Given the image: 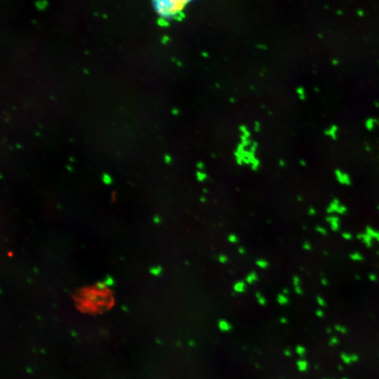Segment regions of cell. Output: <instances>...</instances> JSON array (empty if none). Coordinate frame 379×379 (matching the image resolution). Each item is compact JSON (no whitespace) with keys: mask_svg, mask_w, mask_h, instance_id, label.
<instances>
[{"mask_svg":"<svg viewBox=\"0 0 379 379\" xmlns=\"http://www.w3.org/2000/svg\"><path fill=\"white\" fill-rule=\"evenodd\" d=\"M296 199H297V201L299 202H302L303 201V197L302 196H301V195H299V196L296 197Z\"/></svg>","mask_w":379,"mask_h":379,"instance_id":"cell-46","label":"cell"},{"mask_svg":"<svg viewBox=\"0 0 379 379\" xmlns=\"http://www.w3.org/2000/svg\"><path fill=\"white\" fill-rule=\"evenodd\" d=\"M258 280H259V275H258V274L256 272L252 271V272H250L249 274L246 276L245 281H244V282H245L246 284H253L257 282Z\"/></svg>","mask_w":379,"mask_h":379,"instance_id":"cell-11","label":"cell"},{"mask_svg":"<svg viewBox=\"0 0 379 379\" xmlns=\"http://www.w3.org/2000/svg\"><path fill=\"white\" fill-rule=\"evenodd\" d=\"M238 252H239V254L244 255L246 254V249L243 246H240V247L238 248Z\"/></svg>","mask_w":379,"mask_h":379,"instance_id":"cell-38","label":"cell"},{"mask_svg":"<svg viewBox=\"0 0 379 379\" xmlns=\"http://www.w3.org/2000/svg\"><path fill=\"white\" fill-rule=\"evenodd\" d=\"M355 279H357V281H360V280H361V279H362V278H361V276L360 275V274H355Z\"/></svg>","mask_w":379,"mask_h":379,"instance_id":"cell-50","label":"cell"},{"mask_svg":"<svg viewBox=\"0 0 379 379\" xmlns=\"http://www.w3.org/2000/svg\"><path fill=\"white\" fill-rule=\"evenodd\" d=\"M315 314L319 318H323L324 317V312L321 309H318L315 311Z\"/></svg>","mask_w":379,"mask_h":379,"instance_id":"cell-32","label":"cell"},{"mask_svg":"<svg viewBox=\"0 0 379 379\" xmlns=\"http://www.w3.org/2000/svg\"><path fill=\"white\" fill-rule=\"evenodd\" d=\"M218 327L222 332H229L232 329V326L226 319H220L218 322Z\"/></svg>","mask_w":379,"mask_h":379,"instance_id":"cell-6","label":"cell"},{"mask_svg":"<svg viewBox=\"0 0 379 379\" xmlns=\"http://www.w3.org/2000/svg\"><path fill=\"white\" fill-rule=\"evenodd\" d=\"M255 296H256V300H257V302L259 303V304L260 305L264 306V305H266V304H267V300H266V299L265 298V296L263 295V294H261V292H259V291L256 292V294H255Z\"/></svg>","mask_w":379,"mask_h":379,"instance_id":"cell-14","label":"cell"},{"mask_svg":"<svg viewBox=\"0 0 379 379\" xmlns=\"http://www.w3.org/2000/svg\"><path fill=\"white\" fill-rule=\"evenodd\" d=\"M316 301H317L318 305H319L322 307H325L327 305V301H325V299L320 296H317V297H316Z\"/></svg>","mask_w":379,"mask_h":379,"instance_id":"cell-22","label":"cell"},{"mask_svg":"<svg viewBox=\"0 0 379 379\" xmlns=\"http://www.w3.org/2000/svg\"><path fill=\"white\" fill-rule=\"evenodd\" d=\"M278 164H279V166L282 167V168H283V167L285 166V165H286V162H285V161H284V160H279V162H278Z\"/></svg>","mask_w":379,"mask_h":379,"instance_id":"cell-41","label":"cell"},{"mask_svg":"<svg viewBox=\"0 0 379 379\" xmlns=\"http://www.w3.org/2000/svg\"><path fill=\"white\" fill-rule=\"evenodd\" d=\"M368 278L371 282H377V280H378V276H377L376 274H374V273H370V274H369Z\"/></svg>","mask_w":379,"mask_h":379,"instance_id":"cell-30","label":"cell"},{"mask_svg":"<svg viewBox=\"0 0 379 379\" xmlns=\"http://www.w3.org/2000/svg\"><path fill=\"white\" fill-rule=\"evenodd\" d=\"M250 166H251V169H252L253 171H257V170L259 169V166H260V162H259V160H257V159H256H256H254V160H253V161H252V162H251V164H250Z\"/></svg>","mask_w":379,"mask_h":379,"instance_id":"cell-24","label":"cell"},{"mask_svg":"<svg viewBox=\"0 0 379 379\" xmlns=\"http://www.w3.org/2000/svg\"><path fill=\"white\" fill-rule=\"evenodd\" d=\"M282 294H284V295L287 296L288 294H289V289L287 287H284V289H282Z\"/></svg>","mask_w":379,"mask_h":379,"instance_id":"cell-43","label":"cell"},{"mask_svg":"<svg viewBox=\"0 0 379 379\" xmlns=\"http://www.w3.org/2000/svg\"><path fill=\"white\" fill-rule=\"evenodd\" d=\"M325 8H326V9H329V7L328 6H327V5H326V6H325Z\"/></svg>","mask_w":379,"mask_h":379,"instance_id":"cell-57","label":"cell"},{"mask_svg":"<svg viewBox=\"0 0 379 379\" xmlns=\"http://www.w3.org/2000/svg\"><path fill=\"white\" fill-rule=\"evenodd\" d=\"M228 240L231 244H237L239 241V239L236 235L230 234L228 236Z\"/></svg>","mask_w":379,"mask_h":379,"instance_id":"cell-25","label":"cell"},{"mask_svg":"<svg viewBox=\"0 0 379 379\" xmlns=\"http://www.w3.org/2000/svg\"><path fill=\"white\" fill-rule=\"evenodd\" d=\"M189 345H191V346H194L195 345V342L193 340H190L189 342Z\"/></svg>","mask_w":379,"mask_h":379,"instance_id":"cell-53","label":"cell"},{"mask_svg":"<svg viewBox=\"0 0 379 379\" xmlns=\"http://www.w3.org/2000/svg\"><path fill=\"white\" fill-rule=\"evenodd\" d=\"M196 166H197V169H198V171H203L205 167V165L202 162H199L197 163Z\"/></svg>","mask_w":379,"mask_h":379,"instance_id":"cell-35","label":"cell"},{"mask_svg":"<svg viewBox=\"0 0 379 379\" xmlns=\"http://www.w3.org/2000/svg\"><path fill=\"white\" fill-rule=\"evenodd\" d=\"M306 352H307L306 348L303 345H299L296 347V352L299 357H303L305 355Z\"/></svg>","mask_w":379,"mask_h":379,"instance_id":"cell-20","label":"cell"},{"mask_svg":"<svg viewBox=\"0 0 379 379\" xmlns=\"http://www.w3.org/2000/svg\"><path fill=\"white\" fill-rule=\"evenodd\" d=\"M338 369L339 371H343L344 368H343V367L342 365H338Z\"/></svg>","mask_w":379,"mask_h":379,"instance_id":"cell-51","label":"cell"},{"mask_svg":"<svg viewBox=\"0 0 379 379\" xmlns=\"http://www.w3.org/2000/svg\"><path fill=\"white\" fill-rule=\"evenodd\" d=\"M338 131V127L336 124H332L329 129H326L324 131V134L327 136H329L331 138L336 140L337 139V133Z\"/></svg>","mask_w":379,"mask_h":379,"instance_id":"cell-7","label":"cell"},{"mask_svg":"<svg viewBox=\"0 0 379 379\" xmlns=\"http://www.w3.org/2000/svg\"><path fill=\"white\" fill-rule=\"evenodd\" d=\"M326 221L329 225L330 229L334 232H337L340 229V219L338 215H328L326 217Z\"/></svg>","mask_w":379,"mask_h":379,"instance_id":"cell-4","label":"cell"},{"mask_svg":"<svg viewBox=\"0 0 379 379\" xmlns=\"http://www.w3.org/2000/svg\"><path fill=\"white\" fill-rule=\"evenodd\" d=\"M377 209L379 210V206H377Z\"/></svg>","mask_w":379,"mask_h":379,"instance_id":"cell-59","label":"cell"},{"mask_svg":"<svg viewBox=\"0 0 379 379\" xmlns=\"http://www.w3.org/2000/svg\"><path fill=\"white\" fill-rule=\"evenodd\" d=\"M356 238L359 240L362 241V242L365 244V246L368 249H370V248L372 247L373 246V238L371 237L369 235H368L367 233L365 232H360L357 234L356 235Z\"/></svg>","mask_w":379,"mask_h":379,"instance_id":"cell-5","label":"cell"},{"mask_svg":"<svg viewBox=\"0 0 379 379\" xmlns=\"http://www.w3.org/2000/svg\"><path fill=\"white\" fill-rule=\"evenodd\" d=\"M294 291H295L296 294H298V295H302L303 294V290L302 287L301 286H298V287H294Z\"/></svg>","mask_w":379,"mask_h":379,"instance_id":"cell-33","label":"cell"},{"mask_svg":"<svg viewBox=\"0 0 379 379\" xmlns=\"http://www.w3.org/2000/svg\"><path fill=\"white\" fill-rule=\"evenodd\" d=\"M299 164H300L301 166L303 167H305L307 166V162H306L305 160H301L300 161H299Z\"/></svg>","mask_w":379,"mask_h":379,"instance_id":"cell-42","label":"cell"},{"mask_svg":"<svg viewBox=\"0 0 379 379\" xmlns=\"http://www.w3.org/2000/svg\"><path fill=\"white\" fill-rule=\"evenodd\" d=\"M326 212L328 215H332L336 213L337 215L343 216L347 212V207L345 205L343 204L340 202V200L338 198H334L328 206L326 208Z\"/></svg>","mask_w":379,"mask_h":379,"instance_id":"cell-2","label":"cell"},{"mask_svg":"<svg viewBox=\"0 0 379 379\" xmlns=\"http://www.w3.org/2000/svg\"><path fill=\"white\" fill-rule=\"evenodd\" d=\"M292 283L294 287L301 285V279L298 275H294L292 278Z\"/></svg>","mask_w":379,"mask_h":379,"instance_id":"cell-29","label":"cell"},{"mask_svg":"<svg viewBox=\"0 0 379 379\" xmlns=\"http://www.w3.org/2000/svg\"><path fill=\"white\" fill-rule=\"evenodd\" d=\"M336 14L338 15V16H342V15L343 14V11L342 10H338L336 11Z\"/></svg>","mask_w":379,"mask_h":379,"instance_id":"cell-49","label":"cell"},{"mask_svg":"<svg viewBox=\"0 0 379 379\" xmlns=\"http://www.w3.org/2000/svg\"><path fill=\"white\" fill-rule=\"evenodd\" d=\"M332 64H333L334 65H338L339 64V61L338 60V59L334 58V59H333V60H332Z\"/></svg>","mask_w":379,"mask_h":379,"instance_id":"cell-45","label":"cell"},{"mask_svg":"<svg viewBox=\"0 0 379 379\" xmlns=\"http://www.w3.org/2000/svg\"><path fill=\"white\" fill-rule=\"evenodd\" d=\"M332 332H333V330H332V329L330 328V327H327V328L326 329V332H327V334H330L332 333Z\"/></svg>","mask_w":379,"mask_h":379,"instance_id":"cell-47","label":"cell"},{"mask_svg":"<svg viewBox=\"0 0 379 379\" xmlns=\"http://www.w3.org/2000/svg\"><path fill=\"white\" fill-rule=\"evenodd\" d=\"M284 355H285L286 357H289L292 355V352H291V350H289V349H285L284 351Z\"/></svg>","mask_w":379,"mask_h":379,"instance_id":"cell-37","label":"cell"},{"mask_svg":"<svg viewBox=\"0 0 379 379\" xmlns=\"http://www.w3.org/2000/svg\"><path fill=\"white\" fill-rule=\"evenodd\" d=\"M279 322H280L281 324H285L288 322V319H287V318H286L285 317H281L280 319H279Z\"/></svg>","mask_w":379,"mask_h":379,"instance_id":"cell-40","label":"cell"},{"mask_svg":"<svg viewBox=\"0 0 379 379\" xmlns=\"http://www.w3.org/2000/svg\"><path fill=\"white\" fill-rule=\"evenodd\" d=\"M199 201L201 202L202 203H205V202H206V201H207V199H206V197H204V196H202V197H200V198H199Z\"/></svg>","mask_w":379,"mask_h":379,"instance_id":"cell-44","label":"cell"},{"mask_svg":"<svg viewBox=\"0 0 379 379\" xmlns=\"http://www.w3.org/2000/svg\"><path fill=\"white\" fill-rule=\"evenodd\" d=\"M302 248L306 251H310L312 250V245L308 241H305L303 243Z\"/></svg>","mask_w":379,"mask_h":379,"instance_id":"cell-27","label":"cell"},{"mask_svg":"<svg viewBox=\"0 0 379 379\" xmlns=\"http://www.w3.org/2000/svg\"><path fill=\"white\" fill-rule=\"evenodd\" d=\"M334 176L337 182L340 185L345 186H350L352 184V179L347 173L343 172L340 169H336L334 171Z\"/></svg>","mask_w":379,"mask_h":379,"instance_id":"cell-3","label":"cell"},{"mask_svg":"<svg viewBox=\"0 0 379 379\" xmlns=\"http://www.w3.org/2000/svg\"><path fill=\"white\" fill-rule=\"evenodd\" d=\"M365 232L373 238V239H375L377 242H379V230H377L369 226H367L365 228Z\"/></svg>","mask_w":379,"mask_h":379,"instance_id":"cell-10","label":"cell"},{"mask_svg":"<svg viewBox=\"0 0 379 379\" xmlns=\"http://www.w3.org/2000/svg\"><path fill=\"white\" fill-rule=\"evenodd\" d=\"M203 193H208V190L206 188H204L203 189Z\"/></svg>","mask_w":379,"mask_h":379,"instance_id":"cell-54","label":"cell"},{"mask_svg":"<svg viewBox=\"0 0 379 379\" xmlns=\"http://www.w3.org/2000/svg\"><path fill=\"white\" fill-rule=\"evenodd\" d=\"M374 105H375L376 107H377V108H379V102L378 101H375L374 102Z\"/></svg>","mask_w":379,"mask_h":379,"instance_id":"cell-52","label":"cell"},{"mask_svg":"<svg viewBox=\"0 0 379 379\" xmlns=\"http://www.w3.org/2000/svg\"><path fill=\"white\" fill-rule=\"evenodd\" d=\"M350 357H351V360L352 363H356V362H359V360H360V357H359V356L357 355V354H351V355H350Z\"/></svg>","mask_w":379,"mask_h":379,"instance_id":"cell-34","label":"cell"},{"mask_svg":"<svg viewBox=\"0 0 379 379\" xmlns=\"http://www.w3.org/2000/svg\"><path fill=\"white\" fill-rule=\"evenodd\" d=\"M340 359H341L342 362H343L345 365H350L352 363L351 360V357H350V355H349V354L345 353V352H342V353L340 354Z\"/></svg>","mask_w":379,"mask_h":379,"instance_id":"cell-17","label":"cell"},{"mask_svg":"<svg viewBox=\"0 0 379 379\" xmlns=\"http://www.w3.org/2000/svg\"><path fill=\"white\" fill-rule=\"evenodd\" d=\"M349 259L354 262H361V261H364L365 258H364L363 255L359 251H355V252H352L349 255Z\"/></svg>","mask_w":379,"mask_h":379,"instance_id":"cell-12","label":"cell"},{"mask_svg":"<svg viewBox=\"0 0 379 379\" xmlns=\"http://www.w3.org/2000/svg\"><path fill=\"white\" fill-rule=\"evenodd\" d=\"M296 367L300 372H306L308 370L309 364L307 360L304 359H300L296 362Z\"/></svg>","mask_w":379,"mask_h":379,"instance_id":"cell-9","label":"cell"},{"mask_svg":"<svg viewBox=\"0 0 379 379\" xmlns=\"http://www.w3.org/2000/svg\"><path fill=\"white\" fill-rule=\"evenodd\" d=\"M376 124V119L370 117V118H368L365 121V127L368 131L373 130Z\"/></svg>","mask_w":379,"mask_h":379,"instance_id":"cell-15","label":"cell"},{"mask_svg":"<svg viewBox=\"0 0 379 379\" xmlns=\"http://www.w3.org/2000/svg\"><path fill=\"white\" fill-rule=\"evenodd\" d=\"M314 230H315V231L317 232V233H319V235H321L326 236L328 235V230H327L323 226H317L315 227V228H314Z\"/></svg>","mask_w":379,"mask_h":379,"instance_id":"cell-21","label":"cell"},{"mask_svg":"<svg viewBox=\"0 0 379 379\" xmlns=\"http://www.w3.org/2000/svg\"><path fill=\"white\" fill-rule=\"evenodd\" d=\"M341 237L343 239H344L346 241H350L351 239H352V238H353V236H352V233H350V232H347V231L343 232L341 233Z\"/></svg>","mask_w":379,"mask_h":379,"instance_id":"cell-26","label":"cell"},{"mask_svg":"<svg viewBox=\"0 0 379 379\" xmlns=\"http://www.w3.org/2000/svg\"><path fill=\"white\" fill-rule=\"evenodd\" d=\"M365 148V150H366V151H367V152H371V146H370V145H366Z\"/></svg>","mask_w":379,"mask_h":379,"instance_id":"cell-48","label":"cell"},{"mask_svg":"<svg viewBox=\"0 0 379 379\" xmlns=\"http://www.w3.org/2000/svg\"><path fill=\"white\" fill-rule=\"evenodd\" d=\"M218 261L220 263L226 264L228 262V257L225 254H221L218 256Z\"/></svg>","mask_w":379,"mask_h":379,"instance_id":"cell-28","label":"cell"},{"mask_svg":"<svg viewBox=\"0 0 379 379\" xmlns=\"http://www.w3.org/2000/svg\"><path fill=\"white\" fill-rule=\"evenodd\" d=\"M307 214L310 216H314L317 214V210L314 207H310L307 210Z\"/></svg>","mask_w":379,"mask_h":379,"instance_id":"cell-31","label":"cell"},{"mask_svg":"<svg viewBox=\"0 0 379 379\" xmlns=\"http://www.w3.org/2000/svg\"><path fill=\"white\" fill-rule=\"evenodd\" d=\"M339 343V339L336 336H332L329 338L328 344L329 346L333 347L335 346V345H337Z\"/></svg>","mask_w":379,"mask_h":379,"instance_id":"cell-23","label":"cell"},{"mask_svg":"<svg viewBox=\"0 0 379 379\" xmlns=\"http://www.w3.org/2000/svg\"><path fill=\"white\" fill-rule=\"evenodd\" d=\"M277 301L280 305H286L289 304V299L287 297V296L284 295L282 293H281V294H278L277 296Z\"/></svg>","mask_w":379,"mask_h":379,"instance_id":"cell-13","label":"cell"},{"mask_svg":"<svg viewBox=\"0 0 379 379\" xmlns=\"http://www.w3.org/2000/svg\"><path fill=\"white\" fill-rule=\"evenodd\" d=\"M319 37H321V38H322V37H323V35H322V34H319Z\"/></svg>","mask_w":379,"mask_h":379,"instance_id":"cell-56","label":"cell"},{"mask_svg":"<svg viewBox=\"0 0 379 379\" xmlns=\"http://www.w3.org/2000/svg\"><path fill=\"white\" fill-rule=\"evenodd\" d=\"M188 4V1H155L154 7L161 18L166 20H178L183 18V10Z\"/></svg>","mask_w":379,"mask_h":379,"instance_id":"cell-1","label":"cell"},{"mask_svg":"<svg viewBox=\"0 0 379 379\" xmlns=\"http://www.w3.org/2000/svg\"><path fill=\"white\" fill-rule=\"evenodd\" d=\"M334 329L338 333H340L341 334H346L348 332V329H347V327L343 325H341V324H335L334 325Z\"/></svg>","mask_w":379,"mask_h":379,"instance_id":"cell-18","label":"cell"},{"mask_svg":"<svg viewBox=\"0 0 379 379\" xmlns=\"http://www.w3.org/2000/svg\"><path fill=\"white\" fill-rule=\"evenodd\" d=\"M323 254H324V255H325V256H328V255H329V253L327 252V251H323Z\"/></svg>","mask_w":379,"mask_h":379,"instance_id":"cell-55","label":"cell"},{"mask_svg":"<svg viewBox=\"0 0 379 379\" xmlns=\"http://www.w3.org/2000/svg\"><path fill=\"white\" fill-rule=\"evenodd\" d=\"M376 254L379 255V251H376Z\"/></svg>","mask_w":379,"mask_h":379,"instance_id":"cell-58","label":"cell"},{"mask_svg":"<svg viewBox=\"0 0 379 379\" xmlns=\"http://www.w3.org/2000/svg\"><path fill=\"white\" fill-rule=\"evenodd\" d=\"M196 178L197 181L200 182V183H202V182H204L205 180L207 179L208 175L207 173H205L203 171H197L196 172Z\"/></svg>","mask_w":379,"mask_h":379,"instance_id":"cell-16","label":"cell"},{"mask_svg":"<svg viewBox=\"0 0 379 379\" xmlns=\"http://www.w3.org/2000/svg\"><path fill=\"white\" fill-rule=\"evenodd\" d=\"M357 16H360V17H364V16H365V11H364L362 9H358L357 11Z\"/></svg>","mask_w":379,"mask_h":379,"instance_id":"cell-39","label":"cell"},{"mask_svg":"<svg viewBox=\"0 0 379 379\" xmlns=\"http://www.w3.org/2000/svg\"><path fill=\"white\" fill-rule=\"evenodd\" d=\"M246 289V283L244 281L239 280L233 284V290L237 294H243L245 292Z\"/></svg>","mask_w":379,"mask_h":379,"instance_id":"cell-8","label":"cell"},{"mask_svg":"<svg viewBox=\"0 0 379 379\" xmlns=\"http://www.w3.org/2000/svg\"><path fill=\"white\" fill-rule=\"evenodd\" d=\"M320 282H321V284H322V286H324V287H327V286L329 285V281L326 277H323L321 278Z\"/></svg>","mask_w":379,"mask_h":379,"instance_id":"cell-36","label":"cell"},{"mask_svg":"<svg viewBox=\"0 0 379 379\" xmlns=\"http://www.w3.org/2000/svg\"><path fill=\"white\" fill-rule=\"evenodd\" d=\"M256 265L257 267H259L261 269H266L269 266V263L265 259H258L256 261Z\"/></svg>","mask_w":379,"mask_h":379,"instance_id":"cell-19","label":"cell"}]
</instances>
